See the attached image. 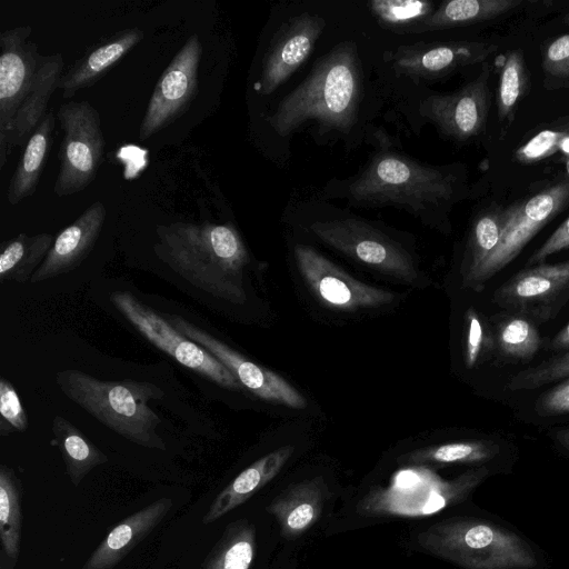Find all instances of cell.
I'll list each match as a JSON object with an SVG mask.
<instances>
[{
	"label": "cell",
	"mask_w": 569,
	"mask_h": 569,
	"mask_svg": "<svg viewBox=\"0 0 569 569\" xmlns=\"http://www.w3.org/2000/svg\"><path fill=\"white\" fill-rule=\"evenodd\" d=\"M461 188L457 166H431L381 148L357 174L333 179L325 190L351 207H396L428 221L448 210L460 198Z\"/></svg>",
	"instance_id": "obj_1"
},
{
	"label": "cell",
	"mask_w": 569,
	"mask_h": 569,
	"mask_svg": "<svg viewBox=\"0 0 569 569\" xmlns=\"http://www.w3.org/2000/svg\"><path fill=\"white\" fill-rule=\"evenodd\" d=\"M566 21L569 23V14L566 17Z\"/></svg>",
	"instance_id": "obj_48"
},
{
	"label": "cell",
	"mask_w": 569,
	"mask_h": 569,
	"mask_svg": "<svg viewBox=\"0 0 569 569\" xmlns=\"http://www.w3.org/2000/svg\"><path fill=\"white\" fill-rule=\"evenodd\" d=\"M54 242L47 232L20 233L1 243L0 281L30 282Z\"/></svg>",
	"instance_id": "obj_27"
},
{
	"label": "cell",
	"mask_w": 569,
	"mask_h": 569,
	"mask_svg": "<svg viewBox=\"0 0 569 569\" xmlns=\"http://www.w3.org/2000/svg\"><path fill=\"white\" fill-rule=\"evenodd\" d=\"M368 6L380 24L398 32H411L435 10L423 0H375Z\"/></svg>",
	"instance_id": "obj_35"
},
{
	"label": "cell",
	"mask_w": 569,
	"mask_h": 569,
	"mask_svg": "<svg viewBox=\"0 0 569 569\" xmlns=\"http://www.w3.org/2000/svg\"><path fill=\"white\" fill-rule=\"evenodd\" d=\"M308 230L329 247L382 273L407 282L418 278L408 250L371 221L346 214L316 219Z\"/></svg>",
	"instance_id": "obj_6"
},
{
	"label": "cell",
	"mask_w": 569,
	"mask_h": 569,
	"mask_svg": "<svg viewBox=\"0 0 569 569\" xmlns=\"http://www.w3.org/2000/svg\"><path fill=\"white\" fill-rule=\"evenodd\" d=\"M550 348L557 352L569 351V322L552 338Z\"/></svg>",
	"instance_id": "obj_43"
},
{
	"label": "cell",
	"mask_w": 569,
	"mask_h": 569,
	"mask_svg": "<svg viewBox=\"0 0 569 569\" xmlns=\"http://www.w3.org/2000/svg\"><path fill=\"white\" fill-rule=\"evenodd\" d=\"M568 138L569 128L542 130L519 147L515 152V158L522 163L543 160L562 149Z\"/></svg>",
	"instance_id": "obj_38"
},
{
	"label": "cell",
	"mask_w": 569,
	"mask_h": 569,
	"mask_svg": "<svg viewBox=\"0 0 569 569\" xmlns=\"http://www.w3.org/2000/svg\"><path fill=\"white\" fill-rule=\"evenodd\" d=\"M202 44L191 34L160 76L139 128L144 141L172 123L189 106L198 91V72Z\"/></svg>",
	"instance_id": "obj_12"
},
{
	"label": "cell",
	"mask_w": 569,
	"mask_h": 569,
	"mask_svg": "<svg viewBox=\"0 0 569 569\" xmlns=\"http://www.w3.org/2000/svg\"><path fill=\"white\" fill-rule=\"evenodd\" d=\"M144 37L139 28H129L113 33L88 50L72 67L62 73L58 89L62 98L73 97L78 91L93 86L102 76L127 56Z\"/></svg>",
	"instance_id": "obj_22"
},
{
	"label": "cell",
	"mask_w": 569,
	"mask_h": 569,
	"mask_svg": "<svg viewBox=\"0 0 569 569\" xmlns=\"http://www.w3.org/2000/svg\"><path fill=\"white\" fill-rule=\"evenodd\" d=\"M569 247V218L528 259L529 266L543 263L551 254Z\"/></svg>",
	"instance_id": "obj_42"
},
{
	"label": "cell",
	"mask_w": 569,
	"mask_h": 569,
	"mask_svg": "<svg viewBox=\"0 0 569 569\" xmlns=\"http://www.w3.org/2000/svg\"><path fill=\"white\" fill-rule=\"evenodd\" d=\"M110 301L120 313L154 347L180 365L218 386L241 391L243 387L217 358L178 332L162 316L126 291H113Z\"/></svg>",
	"instance_id": "obj_9"
},
{
	"label": "cell",
	"mask_w": 569,
	"mask_h": 569,
	"mask_svg": "<svg viewBox=\"0 0 569 569\" xmlns=\"http://www.w3.org/2000/svg\"><path fill=\"white\" fill-rule=\"evenodd\" d=\"M499 447L486 440H467L421 448L401 457L413 465L479 463L492 459Z\"/></svg>",
	"instance_id": "obj_33"
},
{
	"label": "cell",
	"mask_w": 569,
	"mask_h": 569,
	"mask_svg": "<svg viewBox=\"0 0 569 569\" xmlns=\"http://www.w3.org/2000/svg\"><path fill=\"white\" fill-rule=\"evenodd\" d=\"M164 316L163 318L178 332L201 346L224 365L241 386L251 393L266 401L280 403L292 409L306 408V399L279 375L244 358L238 351L181 316Z\"/></svg>",
	"instance_id": "obj_14"
},
{
	"label": "cell",
	"mask_w": 569,
	"mask_h": 569,
	"mask_svg": "<svg viewBox=\"0 0 569 569\" xmlns=\"http://www.w3.org/2000/svg\"><path fill=\"white\" fill-rule=\"evenodd\" d=\"M528 70L520 50L506 56L500 71L497 91V107L500 120H509L528 89Z\"/></svg>",
	"instance_id": "obj_34"
},
{
	"label": "cell",
	"mask_w": 569,
	"mask_h": 569,
	"mask_svg": "<svg viewBox=\"0 0 569 569\" xmlns=\"http://www.w3.org/2000/svg\"><path fill=\"white\" fill-rule=\"evenodd\" d=\"M569 378V351L560 352L548 360L515 375L507 387L509 390H530Z\"/></svg>",
	"instance_id": "obj_37"
},
{
	"label": "cell",
	"mask_w": 569,
	"mask_h": 569,
	"mask_svg": "<svg viewBox=\"0 0 569 569\" xmlns=\"http://www.w3.org/2000/svg\"><path fill=\"white\" fill-rule=\"evenodd\" d=\"M542 69L550 78L568 81L569 33L556 38L548 44L542 58Z\"/></svg>",
	"instance_id": "obj_40"
},
{
	"label": "cell",
	"mask_w": 569,
	"mask_h": 569,
	"mask_svg": "<svg viewBox=\"0 0 569 569\" xmlns=\"http://www.w3.org/2000/svg\"><path fill=\"white\" fill-rule=\"evenodd\" d=\"M106 218L104 204L101 201L92 202L71 224L58 233L30 282H42L79 267L92 251Z\"/></svg>",
	"instance_id": "obj_19"
},
{
	"label": "cell",
	"mask_w": 569,
	"mask_h": 569,
	"mask_svg": "<svg viewBox=\"0 0 569 569\" xmlns=\"http://www.w3.org/2000/svg\"><path fill=\"white\" fill-rule=\"evenodd\" d=\"M21 485L13 470L0 467V539L2 551L16 566L21 542Z\"/></svg>",
	"instance_id": "obj_31"
},
{
	"label": "cell",
	"mask_w": 569,
	"mask_h": 569,
	"mask_svg": "<svg viewBox=\"0 0 569 569\" xmlns=\"http://www.w3.org/2000/svg\"><path fill=\"white\" fill-rule=\"evenodd\" d=\"M1 435L12 431L23 432L28 428V417L12 383L6 378L0 380Z\"/></svg>",
	"instance_id": "obj_39"
},
{
	"label": "cell",
	"mask_w": 569,
	"mask_h": 569,
	"mask_svg": "<svg viewBox=\"0 0 569 569\" xmlns=\"http://www.w3.org/2000/svg\"><path fill=\"white\" fill-rule=\"evenodd\" d=\"M465 363L469 369L482 363L496 352L490 321L473 307L465 313Z\"/></svg>",
	"instance_id": "obj_36"
},
{
	"label": "cell",
	"mask_w": 569,
	"mask_h": 569,
	"mask_svg": "<svg viewBox=\"0 0 569 569\" xmlns=\"http://www.w3.org/2000/svg\"><path fill=\"white\" fill-rule=\"evenodd\" d=\"M490 323L496 352L503 359L515 362L529 361L539 351L541 338L536 323L528 317L505 311L495 315Z\"/></svg>",
	"instance_id": "obj_28"
},
{
	"label": "cell",
	"mask_w": 569,
	"mask_h": 569,
	"mask_svg": "<svg viewBox=\"0 0 569 569\" xmlns=\"http://www.w3.org/2000/svg\"><path fill=\"white\" fill-rule=\"evenodd\" d=\"M325 27V19L310 12L282 24L263 59L257 92L269 96L286 82L310 56Z\"/></svg>",
	"instance_id": "obj_18"
},
{
	"label": "cell",
	"mask_w": 569,
	"mask_h": 569,
	"mask_svg": "<svg viewBox=\"0 0 569 569\" xmlns=\"http://www.w3.org/2000/svg\"><path fill=\"white\" fill-rule=\"evenodd\" d=\"M568 202L569 182L562 181L506 208L507 221L497 248L471 276L463 279V284L481 290Z\"/></svg>",
	"instance_id": "obj_10"
},
{
	"label": "cell",
	"mask_w": 569,
	"mask_h": 569,
	"mask_svg": "<svg viewBox=\"0 0 569 569\" xmlns=\"http://www.w3.org/2000/svg\"><path fill=\"white\" fill-rule=\"evenodd\" d=\"M56 128V116L48 111L24 144V150L11 177L7 200L16 206L37 190L46 167Z\"/></svg>",
	"instance_id": "obj_25"
},
{
	"label": "cell",
	"mask_w": 569,
	"mask_h": 569,
	"mask_svg": "<svg viewBox=\"0 0 569 569\" xmlns=\"http://www.w3.org/2000/svg\"><path fill=\"white\" fill-rule=\"evenodd\" d=\"M31 33L30 26L13 27L0 33V142L8 134L42 57L38 44L30 40Z\"/></svg>",
	"instance_id": "obj_17"
},
{
	"label": "cell",
	"mask_w": 569,
	"mask_h": 569,
	"mask_svg": "<svg viewBox=\"0 0 569 569\" xmlns=\"http://www.w3.org/2000/svg\"><path fill=\"white\" fill-rule=\"evenodd\" d=\"M365 98V81L355 42L343 41L320 57L310 73L266 117L280 137L308 121L325 132L349 134L357 124Z\"/></svg>",
	"instance_id": "obj_2"
},
{
	"label": "cell",
	"mask_w": 569,
	"mask_h": 569,
	"mask_svg": "<svg viewBox=\"0 0 569 569\" xmlns=\"http://www.w3.org/2000/svg\"><path fill=\"white\" fill-rule=\"evenodd\" d=\"M63 64L61 53L41 57L32 84L11 121L6 139L0 142V169H3L16 147L26 144L48 113V104L58 89Z\"/></svg>",
	"instance_id": "obj_20"
},
{
	"label": "cell",
	"mask_w": 569,
	"mask_h": 569,
	"mask_svg": "<svg viewBox=\"0 0 569 569\" xmlns=\"http://www.w3.org/2000/svg\"><path fill=\"white\" fill-rule=\"evenodd\" d=\"M481 478L472 471L451 481L407 470L387 488L371 490L358 505L367 516L421 517L435 513L462 498Z\"/></svg>",
	"instance_id": "obj_8"
},
{
	"label": "cell",
	"mask_w": 569,
	"mask_h": 569,
	"mask_svg": "<svg viewBox=\"0 0 569 569\" xmlns=\"http://www.w3.org/2000/svg\"><path fill=\"white\" fill-rule=\"evenodd\" d=\"M0 569H13L11 562L9 561V559L6 557L4 552L2 551L1 553V566H0Z\"/></svg>",
	"instance_id": "obj_45"
},
{
	"label": "cell",
	"mask_w": 569,
	"mask_h": 569,
	"mask_svg": "<svg viewBox=\"0 0 569 569\" xmlns=\"http://www.w3.org/2000/svg\"><path fill=\"white\" fill-rule=\"evenodd\" d=\"M428 552L465 569H529L537 560L519 536L492 523L447 519L418 535Z\"/></svg>",
	"instance_id": "obj_5"
},
{
	"label": "cell",
	"mask_w": 569,
	"mask_h": 569,
	"mask_svg": "<svg viewBox=\"0 0 569 569\" xmlns=\"http://www.w3.org/2000/svg\"><path fill=\"white\" fill-rule=\"evenodd\" d=\"M535 409L543 417L569 413V378L541 395Z\"/></svg>",
	"instance_id": "obj_41"
},
{
	"label": "cell",
	"mask_w": 569,
	"mask_h": 569,
	"mask_svg": "<svg viewBox=\"0 0 569 569\" xmlns=\"http://www.w3.org/2000/svg\"><path fill=\"white\" fill-rule=\"evenodd\" d=\"M172 508L161 498L119 522L88 558L82 569H112L160 525Z\"/></svg>",
	"instance_id": "obj_21"
},
{
	"label": "cell",
	"mask_w": 569,
	"mask_h": 569,
	"mask_svg": "<svg viewBox=\"0 0 569 569\" xmlns=\"http://www.w3.org/2000/svg\"><path fill=\"white\" fill-rule=\"evenodd\" d=\"M256 552V529L247 519L230 522L201 569H249Z\"/></svg>",
	"instance_id": "obj_30"
},
{
	"label": "cell",
	"mask_w": 569,
	"mask_h": 569,
	"mask_svg": "<svg viewBox=\"0 0 569 569\" xmlns=\"http://www.w3.org/2000/svg\"><path fill=\"white\" fill-rule=\"evenodd\" d=\"M490 108L489 70L451 93L431 94L419 106L423 118L446 137L463 142L485 128Z\"/></svg>",
	"instance_id": "obj_15"
},
{
	"label": "cell",
	"mask_w": 569,
	"mask_h": 569,
	"mask_svg": "<svg viewBox=\"0 0 569 569\" xmlns=\"http://www.w3.org/2000/svg\"><path fill=\"white\" fill-rule=\"evenodd\" d=\"M292 452V446L281 447L244 469L219 492L204 513L202 523L210 525L217 521L250 499L259 489L277 476Z\"/></svg>",
	"instance_id": "obj_24"
},
{
	"label": "cell",
	"mask_w": 569,
	"mask_h": 569,
	"mask_svg": "<svg viewBox=\"0 0 569 569\" xmlns=\"http://www.w3.org/2000/svg\"><path fill=\"white\" fill-rule=\"evenodd\" d=\"M563 87L569 89V83H565Z\"/></svg>",
	"instance_id": "obj_47"
},
{
	"label": "cell",
	"mask_w": 569,
	"mask_h": 569,
	"mask_svg": "<svg viewBox=\"0 0 569 569\" xmlns=\"http://www.w3.org/2000/svg\"><path fill=\"white\" fill-rule=\"evenodd\" d=\"M52 432L67 473L74 486H78L93 468L107 462L108 458L102 451L62 416L54 417Z\"/></svg>",
	"instance_id": "obj_29"
},
{
	"label": "cell",
	"mask_w": 569,
	"mask_h": 569,
	"mask_svg": "<svg viewBox=\"0 0 569 569\" xmlns=\"http://www.w3.org/2000/svg\"><path fill=\"white\" fill-rule=\"evenodd\" d=\"M522 0H451L442 2L411 32H425L493 19L519 7Z\"/></svg>",
	"instance_id": "obj_26"
},
{
	"label": "cell",
	"mask_w": 569,
	"mask_h": 569,
	"mask_svg": "<svg viewBox=\"0 0 569 569\" xmlns=\"http://www.w3.org/2000/svg\"><path fill=\"white\" fill-rule=\"evenodd\" d=\"M293 257L310 290L330 308L353 311L377 308L395 300L393 293L352 278L307 244H296Z\"/></svg>",
	"instance_id": "obj_13"
},
{
	"label": "cell",
	"mask_w": 569,
	"mask_h": 569,
	"mask_svg": "<svg viewBox=\"0 0 569 569\" xmlns=\"http://www.w3.org/2000/svg\"><path fill=\"white\" fill-rule=\"evenodd\" d=\"M507 221L506 208H490L473 219L463 259V279L471 276L497 248Z\"/></svg>",
	"instance_id": "obj_32"
},
{
	"label": "cell",
	"mask_w": 569,
	"mask_h": 569,
	"mask_svg": "<svg viewBox=\"0 0 569 569\" xmlns=\"http://www.w3.org/2000/svg\"><path fill=\"white\" fill-rule=\"evenodd\" d=\"M56 382L70 400L121 437L146 448L166 449L157 433L160 418L149 407L150 400L164 396L160 387L131 379L104 381L77 369L57 372Z\"/></svg>",
	"instance_id": "obj_4"
},
{
	"label": "cell",
	"mask_w": 569,
	"mask_h": 569,
	"mask_svg": "<svg viewBox=\"0 0 569 569\" xmlns=\"http://www.w3.org/2000/svg\"><path fill=\"white\" fill-rule=\"evenodd\" d=\"M157 257L193 287L232 303L246 301L243 272L249 251L228 223L171 222L156 228Z\"/></svg>",
	"instance_id": "obj_3"
},
{
	"label": "cell",
	"mask_w": 569,
	"mask_h": 569,
	"mask_svg": "<svg viewBox=\"0 0 569 569\" xmlns=\"http://www.w3.org/2000/svg\"><path fill=\"white\" fill-rule=\"evenodd\" d=\"M498 47L479 41L418 42L386 52L387 62L399 76L433 80L483 61Z\"/></svg>",
	"instance_id": "obj_16"
},
{
	"label": "cell",
	"mask_w": 569,
	"mask_h": 569,
	"mask_svg": "<svg viewBox=\"0 0 569 569\" xmlns=\"http://www.w3.org/2000/svg\"><path fill=\"white\" fill-rule=\"evenodd\" d=\"M569 301V260L520 270L493 293V302L535 323L553 319Z\"/></svg>",
	"instance_id": "obj_11"
},
{
	"label": "cell",
	"mask_w": 569,
	"mask_h": 569,
	"mask_svg": "<svg viewBox=\"0 0 569 569\" xmlns=\"http://www.w3.org/2000/svg\"><path fill=\"white\" fill-rule=\"evenodd\" d=\"M557 441L569 450V429H562L556 432Z\"/></svg>",
	"instance_id": "obj_44"
},
{
	"label": "cell",
	"mask_w": 569,
	"mask_h": 569,
	"mask_svg": "<svg viewBox=\"0 0 569 569\" xmlns=\"http://www.w3.org/2000/svg\"><path fill=\"white\" fill-rule=\"evenodd\" d=\"M326 483L321 477L303 480L288 487L267 507L278 521L281 535L295 539L303 535L319 519Z\"/></svg>",
	"instance_id": "obj_23"
},
{
	"label": "cell",
	"mask_w": 569,
	"mask_h": 569,
	"mask_svg": "<svg viewBox=\"0 0 569 569\" xmlns=\"http://www.w3.org/2000/svg\"><path fill=\"white\" fill-rule=\"evenodd\" d=\"M57 118L63 136L53 192L57 197H67L82 191L96 178L102 162L104 138L99 112L87 100L62 103Z\"/></svg>",
	"instance_id": "obj_7"
},
{
	"label": "cell",
	"mask_w": 569,
	"mask_h": 569,
	"mask_svg": "<svg viewBox=\"0 0 569 569\" xmlns=\"http://www.w3.org/2000/svg\"><path fill=\"white\" fill-rule=\"evenodd\" d=\"M567 169H568V172H569V158H568V161H567Z\"/></svg>",
	"instance_id": "obj_46"
}]
</instances>
